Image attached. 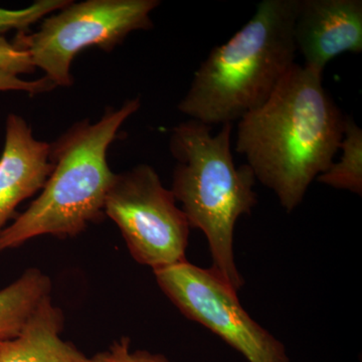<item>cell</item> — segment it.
Returning a JSON list of instances; mask_svg holds the SVG:
<instances>
[{"instance_id":"cell-1","label":"cell","mask_w":362,"mask_h":362,"mask_svg":"<svg viewBox=\"0 0 362 362\" xmlns=\"http://www.w3.org/2000/svg\"><path fill=\"white\" fill-rule=\"evenodd\" d=\"M322 76L295 64L265 103L238 121L235 150L288 214L334 162L341 144L346 116Z\"/></svg>"},{"instance_id":"cell-2","label":"cell","mask_w":362,"mask_h":362,"mask_svg":"<svg viewBox=\"0 0 362 362\" xmlns=\"http://www.w3.org/2000/svg\"><path fill=\"white\" fill-rule=\"evenodd\" d=\"M298 0H263L246 25L214 47L178 110L206 125L239 121L262 106L296 64Z\"/></svg>"},{"instance_id":"cell-3","label":"cell","mask_w":362,"mask_h":362,"mask_svg":"<svg viewBox=\"0 0 362 362\" xmlns=\"http://www.w3.org/2000/svg\"><path fill=\"white\" fill-rule=\"evenodd\" d=\"M233 125L223 124L213 135L211 126L189 120L171 131L169 150L175 160L171 192L181 204L190 228L206 235L211 270L239 293L245 280L233 251L235 228L258 204L256 177L247 164L233 161Z\"/></svg>"},{"instance_id":"cell-4","label":"cell","mask_w":362,"mask_h":362,"mask_svg":"<svg viewBox=\"0 0 362 362\" xmlns=\"http://www.w3.org/2000/svg\"><path fill=\"white\" fill-rule=\"evenodd\" d=\"M139 98L108 108L97 122L81 121L51 143V175L37 199L0 233V252L35 238H76L105 218V202L116 173L107 154L121 126L139 110Z\"/></svg>"},{"instance_id":"cell-5","label":"cell","mask_w":362,"mask_h":362,"mask_svg":"<svg viewBox=\"0 0 362 362\" xmlns=\"http://www.w3.org/2000/svg\"><path fill=\"white\" fill-rule=\"evenodd\" d=\"M158 0L71 1L33 33H18L13 44L30 57L33 66L58 87L73 84L71 65L89 47L110 52L131 33L153 26L151 13Z\"/></svg>"},{"instance_id":"cell-6","label":"cell","mask_w":362,"mask_h":362,"mask_svg":"<svg viewBox=\"0 0 362 362\" xmlns=\"http://www.w3.org/2000/svg\"><path fill=\"white\" fill-rule=\"evenodd\" d=\"M104 211L140 265L156 272L187 261L192 228L175 195L148 164L116 173Z\"/></svg>"},{"instance_id":"cell-7","label":"cell","mask_w":362,"mask_h":362,"mask_svg":"<svg viewBox=\"0 0 362 362\" xmlns=\"http://www.w3.org/2000/svg\"><path fill=\"white\" fill-rule=\"evenodd\" d=\"M153 273L180 313L218 335L247 362H290L284 343L249 315L238 292L211 269L185 261Z\"/></svg>"},{"instance_id":"cell-8","label":"cell","mask_w":362,"mask_h":362,"mask_svg":"<svg viewBox=\"0 0 362 362\" xmlns=\"http://www.w3.org/2000/svg\"><path fill=\"white\" fill-rule=\"evenodd\" d=\"M294 39L305 68L319 74L339 54H359L361 0H298Z\"/></svg>"},{"instance_id":"cell-9","label":"cell","mask_w":362,"mask_h":362,"mask_svg":"<svg viewBox=\"0 0 362 362\" xmlns=\"http://www.w3.org/2000/svg\"><path fill=\"white\" fill-rule=\"evenodd\" d=\"M49 143L33 137L23 117H7L6 142L0 157V233L21 202L37 194L51 175Z\"/></svg>"},{"instance_id":"cell-10","label":"cell","mask_w":362,"mask_h":362,"mask_svg":"<svg viewBox=\"0 0 362 362\" xmlns=\"http://www.w3.org/2000/svg\"><path fill=\"white\" fill-rule=\"evenodd\" d=\"M63 311L45 298L18 337L0 342V362H90L73 343L62 338Z\"/></svg>"},{"instance_id":"cell-11","label":"cell","mask_w":362,"mask_h":362,"mask_svg":"<svg viewBox=\"0 0 362 362\" xmlns=\"http://www.w3.org/2000/svg\"><path fill=\"white\" fill-rule=\"evenodd\" d=\"M52 289L51 278L40 269L30 268L0 290V342L20 334L40 304L52 296Z\"/></svg>"},{"instance_id":"cell-12","label":"cell","mask_w":362,"mask_h":362,"mask_svg":"<svg viewBox=\"0 0 362 362\" xmlns=\"http://www.w3.org/2000/svg\"><path fill=\"white\" fill-rule=\"evenodd\" d=\"M339 149L342 156L316 178L318 182L337 189L362 194V130L346 116Z\"/></svg>"},{"instance_id":"cell-13","label":"cell","mask_w":362,"mask_h":362,"mask_svg":"<svg viewBox=\"0 0 362 362\" xmlns=\"http://www.w3.org/2000/svg\"><path fill=\"white\" fill-rule=\"evenodd\" d=\"M68 0H40L28 8L21 11H6L0 8V37L16 30L18 33H26L28 28L37 23L47 14L59 11L68 6Z\"/></svg>"},{"instance_id":"cell-14","label":"cell","mask_w":362,"mask_h":362,"mask_svg":"<svg viewBox=\"0 0 362 362\" xmlns=\"http://www.w3.org/2000/svg\"><path fill=\"white\" fill-rule=\"evenodd\" d=\"M90 362H170L161 354H153L148 350L131 349V340L122 337L115 340L103 351L90 357Z\"/></svg>"},{"instance_id":"cell-15","label":"cell","mask_w":362,"mask_h":362,"mask_svg":"<svg viewBox=\"0 0 362 362\" xmlns=\"http://www.w3.org/2000/svg\"><path fill=\"white\" fill-rule=\"evenodd\" d=\"M0 70L18 76L32 74L35 68L26 52L14 47L6 37H0Z\"/></svg>"},{"instance_id":"cell-16","label":"cell","mask_w":362,"mask_h":362,"mask_svg":"<svg viewBox=\"0 0 362 362\" xmlns=\"http://www.w3.org/2000/svg\"><path fill=\"white\" fill-rule=\"evenodd\" d=\"M56 88L47 78L35 81H26L9 73L0 70V90H23L30 95L51 92Z\"/></svg>"}]
</instances>
